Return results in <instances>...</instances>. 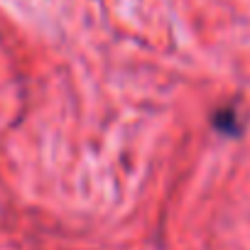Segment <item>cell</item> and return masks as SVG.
<instances>
[{
    "instance_id": "cell-1",
    "label": "cell",
    "mask_w": 250,
    "mask_h": 250,
    "mask_svg": "<svg viewBox=\"0 0 250 250\" xmlns=\"http://www.w3.org/2000/svg\"><path fill=\"white\" fill-rule=\"evenodd\" d=\"M213 125H216V130H221L223 135H238V130H240L238 115H235V110L230 105L228 108H218L213 113Z\"/></svg>"
}]
</instances>
